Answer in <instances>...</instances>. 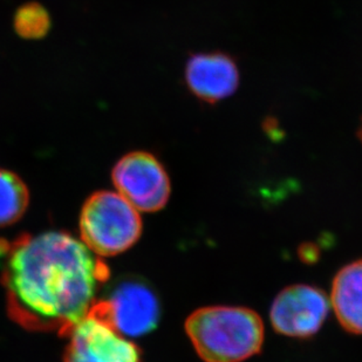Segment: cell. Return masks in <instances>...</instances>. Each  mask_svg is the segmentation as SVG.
Masks as SVG:
<instances>
[{"mask_svg": "<svg viewBox=\"0 0 362 362\" xmlns=\"http://www.w3.org/2000/svg\"><path fill=\"white\" fill-rule=\"evenodd\" d=\"M0 260L8 315L30 331L69 334L110 277L100 257L62 231L0 240Z\"/></svg>", "mask_w": 362, "mask_h": 362, "instance_id": "obj_1", "label": "cell"}, {"mask_svg": "<svg viewBox=\"0 0 362 362\" xmlns=\"http://www.w3.org/2000/svg\"><path fill=\"white\" fill-rule=\"evenodd\" d=\"M185 332L205 362H242L263 347V320L245 308L210 306L196 310L185 322Z\"/></svg>", "mask_w": 362, "mask_h": 362, "instance_id": "obj_2", "label": "cell"}, {"mask_svg": "<svg viewBox=\"0 0 362 362\" xmlns=\"http://www.w3.org/2000/svg\"><path fill=\"white\" fill-rule=\"evenodd\" d=\"M80 236L98 257H113L140 240L142 218L129 202L117 192L103 190L89 196L82 206Z\"/></svg>", "mask_w": 362, "mask_h": 362, "instance_id": "obj_3", "label": "cell"}, {"mask_svg": "<svg viewBox=\"0 0 362 362\" xmlns=\"http://www.w3.org/2000/svg\"><path fill=\"white\" fill-rule=\"evenodd\" d=\"M89 313L110 325L123 337L137 338L158 327L161 305L147 283L126 279L117 283L106 298L96 300Z\"/></svg>", "mask_w": 362, "mask_h": 362, "instance_id": "obj_4", "label": "cell"}, {"mask_svg": "<svg viewBox=\"0 0 362 362\" xmlns=\"http://www.w3.org/2000/svg\"><path fill=\"white\" fill-rule=\"evenodd\" d=\"M112 181L117 192L137 211H158L170 197L167 170L160 160L148 151H132L122 156L114 165Z\"/></svg>", "mask_w": 362, "mask_h": 362, "instance_id": "obj_5", "label": "cell"}, {"mask_svg": "<svg viewBox=\"0 0 362 362\" xmlns=\"http://www.w3.org/2000/svg\"><path fill=\"white\" fill-rule=\"evenodd\" d=\"M331 300L324 291L310 285H293L278 294L271 308L274 331L291 338L317 334L327 319Z\"/></svg>", "mask_w": 362, "mask_h": 362, "instance_id": "obj_6", "label": "cell"}, {"mask_svg": "<svg viewBox=\"0 0 362 362\" xmlns=\"http://www.w3.org/2000/svg\"><path fill=\"white\" fill-rule=\"evenodd\" d=\"M64 362H142L130 339L89 313L69 331Z\"/></svg>", "mask_w": 362, "mask_h": 362, "instance_id": "obj_7", "label": "cell"}, {"mask_svg": "<svg viewBox=\"0 0 362 362\" xmlns=\"http://www.w3.org/2000/svg\"><path fill=\"white\" fill-rule=\"evenodd\" d=\"M240 81L237 62L222 52L197 53L192 55L185 65L187 87L196 99L209 105L235 94Z\"/></svg>", "mask_w": 362, "mask_h": 362, "instance_id": "obj_8", "label": "cell"}, {"mask_svg": "<svg viewBox=\"0 0 362 362\" xmlns=\"http://www.w3.org/2000/svg\"><path fill=\"white\" fill-rule=\"evenodd\" d=\"M331 305L346 331L362 335V259L337 274L332 284Z\"/></svg>", "mask_w": 362, "mask_h": 362, "instance_id": "obj_9", "label": "cell"}, {"mask_svg": "<svg viewBox=\"0 0 362 362\" xmlns=\"http://www.w3.org/2000/svg\"><path fill=\"white\" fill-rule=\"evenodd\" d=\"M30 204L28 185L13 171L0 168V228L12 226Z\"/></svg>", "mask_w": 362, "mask_h": 362, "instance_id": "obj_10", "label": "cell"}, {"mask_svg": "<svg viewBox=\"0 0 362 362\" xmlns=\"http://www.w3.org/2000/svg\"><path fill=\"white\" fill-rule=\"evenodd\" d=\"M51 25V16L47 8L35 1L19 7L14 16V30L21 38L28 40L44 38L47 35Z\"/></svg>", "mask_w": 362, "mask_h": 362, "instance_id": "obj_11", "label": "cell"}, {"mask_svg": "<svg viewBox=\"0 0 362 362\" xmlns=\"http://www.w3.org/2000/svg\"><path fill=\"white\" fill-rule=\"evenodd\" d=\"M358 137H359L360 141L362 142V119L361 122H360L359 130H358Z\"/></svg>", "mask_w": 362, "mask_h": 362, "instance_id": "obj_12", "label": "cell"}]
</instances>
